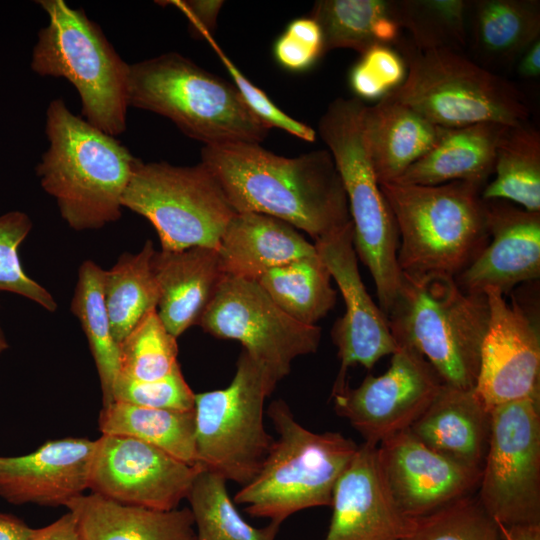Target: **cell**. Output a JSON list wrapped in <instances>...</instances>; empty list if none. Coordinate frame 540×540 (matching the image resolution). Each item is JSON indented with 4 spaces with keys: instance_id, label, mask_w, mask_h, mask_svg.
<instances>
[{
    "instance_id": "cell-1",
    "label": "cell",
    "mask_w": 540,
    "mask_h": 540,
    "mask_svg": "<svg viewBox=\"0 0 540 540\" xmlns=\"http://www.w3.org/2000/svg\"><path fill=\"white\" fill-rule=\"evenodd\" d=\"M203 163L237 213L268 215L315 241L351 222L345 189L328 150L276 155L256 143L204 146Z\"/></svg>"
},
{
    "instance_id": "cell-2",
    "label": "cell",
    "mask_w": 540,
    "mask_h": 540,
    "mask_svg": "<svg viewBox=\"0 0 540 540\" xmlns=\"http://www.w3.org/2000/svg\"><path fill=\"white\" fill-rule=\"evenodd\" d=\"M46 135L49 147L36 174L63 220L76 231L117 221L137 158L113 136L73 114L61 98L47 108Z\"/></svg>"
},
{
    "instance_id": "cell-3",
    "label": "cell",
    "mask_w": 540,
    "mask_h": 540,
    "mask_svg": "<svg viewBox=\"0 0 540 540\" xmlns=\"http://www.w3.org/2000/svg\"><path fill=\"white\" fill-rule=\"evenodd\" d=\"M397 345L418 351L444 384L475 387L489 308L484 293H470L441 273H402L386 316Z\"/></svg>"
},
{
    "instance_id": "cell-4",
    "label": "cell",
    "mask_w": 540,
    "mask_h": 540,
    "mask_svg": "<svg viewBox=\"0 0 540 540\" xmlns=\"http://www.w3.org/2000/svg\"><path fill=\"white\" fill-rule=\"evenodd\" d=\"M379 185L397 225V261L402 273L456 277L488 244L486 206L481 197L485 184Z\"/></svg>"
},
{
    "instance_id": "cell-5",
    "label": "cell",
    "mask_w": 540,
    "mask_h": 540,
    "mask_svg": "<svg viewBox=\"0 0 540 540\" xmlns=\"http://www.w3.org/2000/svg\"><path fill=\"white\" fill-rule=\"evenodd\" d=\"M278 435L257 475L235 494L254 517L281 524L301 510L331 506L334 488L358 445L339 432L302 426L283 400L268 409Z\"/></svg>"
},
{
    "instance_id": "cell-6",
    "label": "cell",
    "mask_w": 540,
    "mask_h": 540,
    "mask_svg": "<svg viewBox=\"0 0 540 540\" xmlns=\"http://www.w3.org/2000/svg\"><path fill=\"white\" fill-rule=\"evenodd\" d=\"M129 105L173 121L205 146L262 142L269 127L235 86L170 52L129 66Z\"/></svg>"
},
{
    "instance_id": "cell-7",
    "label": "cell",
    "mask_w": 540,
    "mask_h": 540,
    "mask_svg": "<svg viewBox=\"0 0 540 540\" xmlns=\"http://www.w3.org/2000/svg\"><path fill=\"white\" fill-rule=\"evenodd\" d=\"M365 104L337 98L321 116L318 133L342 180L353 227V243L375 284L379 307L387 316L400 287L397 225L369 159L362 132Z\"/></svg>"
},
{
    "instance_id": "cell-8",
    "label": "cell",
    "mask_w": 540,
    "mask_h": 540,
    "mask_svg": "<svg viewBox=\"0 0 540 540\" xmlns=\"http://www.w3.org/2000/svg\"><path fill=\"white\" fill-rule=\"evenodd\" d=\"M49 23L38 33L31 69L40 76L63 77L78 91L82 115L102 132L126 130L129 66L101 28L81 9L63 0H40Z\"/></svg>"
},
{
    "instance_id": "cell-9",
    "label": "cell",
    "mask_w": 540,
    "mask_h": 540,
    "mask_svg": "<svg viewBox=\"0 0 540 540\" xmlns=\"http://www.w3.org/2000/svg\"><path fill=\"white\" fill-rule=\"evenodd\" d=\"M406 76L389 94L435 125L526 123L529 107L508 80L451 49L405 50Z\"/></svg>"
},
{
    "instance_id": "cell-10",
    "label": "cell",
    "mask_w": 540,
    "mask_h": 540,
    "mask_svg": "<svg viewBox=\"0 0 540 540\" xmlns=\"http://www.w3.org/2000/svg\"><path fill=\"white\" fill-rule=\"evenodd\" d=\"M246 351L231 383L195 394L196 464L241 486L259 472L274 438L264 425V403L275 389Z\"/></svg>"
},
{
    "instance_id": "cell-11",
    "label": "cell",
    "mask_w": 540,
    "mask_h": 540,
    "mask_svg": "<svg viewBox=\"0 0 540 540\" xmlns=\"http://www.w3.org/2000/svg\"><path fill=\"white\" fill-rule=\"evenodd\" d=\"M126 207L154 226L161 250L218 248L237 213L221 185L203 164L174 166L137 158L122 197Z\"/></svg>"
},
{
    "instance_id": "cell-12",
    "label": "cell",
    "mask_w": 540,
    "mask_h": 540,
    "mask_svg": "<svg viewBox=\"0 0 540 540\" xmlns=\"http://www.w3.org/2000/svg\"><path fill=\"white\" fill-rule=\"evenodd\" d=\"M476 496L504 528L540 524V396L491 409Z\"/></svg>"
},
{
    "instance_id": "cell-13",
    "label": "cell",
    "mask_w": 540,
    "mask_h": 540,
    "mask_svg": "<svg viewBox=\"0 0 540 540\" xmlns=\"http://www.w3.org/2000/svg\"><path fill=\"white\" fill-rule=\"evenodd\" d=\"M198 325L220 339L239 341L276 386L299 356L317 351L321 328L282 311L255 280L221 281Z\"/></svg>"
},
{
    "instance_id": "cell-14",
    "label": "cell",
    "mask_w": 540,
    "mask_h": 540,
    "mask_svg": "<svg viewBox=\"0 0 540 540\" xmlns=\"http://www.w3.org/2000/svg\"><path fill=\"white\" fill-rule=\"evenodd\" d=\"M391 356L383 374L368 375L358 387L346 384L331 395L335 412L372 445L409 429L444 384L415 349L398 345Z\"/></svg>"
},
{
    "instance_id": "cell-15",
    "label": "cell",
    "mask_w": 540,
    "mask_h": 540,
    "mask_svg": "<svg viewBox=\"0 0 540 540\" xmlns=\"http://www.w3.org/2000/svg\"><path fill=\"white\" fill-rule=\"evenodd\" d=\"M200 470L137 439L102 435L96 440L89 489L125 505L168 511L187 498Z\"/></svg>"
},
{
    "instance_id": "cell-16",
    "label": "cell",
    "mask_w": 540,
    "mask_h": 540,
    "mask_svg": "<svg viewBox=\"0 0 540 540\" xmlns=\"http://www.w3.org/2000/svg\"><path fill=\"white\" fill-rule=\"evenodd\" d=\"M489 319L475 392L488 409L540 396L538 316L518 300L508 304L497 288L484 289Z\"/></svg>"
},
{
    "instance_id": "cell-17",
    "label": "cell",
    "mask_w": 540,
    "mask_h": 540,
    "mask_svg": "<svg viewBox=\"0 0 540 540\" xmlns=\"http://www.w3.org/2000/svg\"><path fill=\"white\" fill-rule=\"evenodd\" d=\"M317 254L342 294L345 313L333 325L331 336L338 349L340 370L333 392L343 388L349 367L360 364L371 369L382 357L392 355L398 345L385 314L362 281L353 243L352 223L315 241Z\"/></svg>"
},
{
    "instance_id": "cell-18",
    "label": "cell",
    "mask_w": 540,
    "mask_h": 540,
    "mask_svg": "<svg viewBox=\"0 0 540 540\" xmlns=\"http://www.w3.org/2000/svg\"><path fill=\"white\" fill-rule=\"evenodd\" d=\"M377 449L388 490L409 518L431 514L478 489L481 470L433 450L410 429L385 439Z\"/></svg>"
},
{
    "instance_id": "cell-19",
    "label": "cell",
    "mask_w": 540,
    "mask_h": 540,
    "mask_svg": "<svg viewBox=\"0 0 540 540\" xmlns=\"http://www.w3.org/2000/svg\"><path fill=\"white\" fill-rule=\"evenodd\" d=\"M378 445H358L333 492L331 522L323 540H407L416 519L404 515L385 482Z\"/></svg>"
},
{
    "instance_id": "cell-20",
    "label": "cell",
    "mask_w": 540,
    "mask_h": 540,
    "mask_svg": "<svg viewBox=\"0 0 540 540\" xmlns=\"http://www.w3.org/2000/svg\"><path fill=\"white\" fill-rule=\"evenodd\" d=\"M484 201L488 244L454 278L466 292L484 293L494 287L507 295L516 285L540 277V212L505 200Z\"/></svg>"
},
{
    "instance_id": "cell-21",
    "label": "cell",
    "mask_w": 540,
    "mask_h": 540,
    "mask_svg": "<svg viewBox=\"0 0 540 540\" xmlns=\"http://www.w3.org/2000/svg\"><path fill=\"white\" fill-rule=\"evenodd\" d=\"M96 440L48 441L32 453L0 456V497L14 505L66 506L89 489Z\"/></svg>"
},
{
    "instance_id": "cell-22",
    "label": "cell",
    "mask_w": 540,
    "mask_h": 540,
    "mask_svg": "<svg viewBox=\"0 0 540 540\" xmlns=\"http://www.w3.org/2000/svg\"><path fill=\"white\" fill-rule=\"evenodd\" d=\"M152 270L159 289L156 311L175 338L199 323L225 275L217 249L155 251Z\"/></svg>"
},
{
    "instance_id": "cell-23",
    "label": "cell",
    "mask_w": 540,
    "mask_h": 540,
    "mask_svg": "<svg viewBox=\"0 0 540 540\" xmlns=\"http://www.w3.org/2000/svg\"><path fill=\"white\" fill-rule=\"evenodd\" d=\"M409 429L433 450L482 471L490 439L491 410L474 388L443 384Z\"/></svg>"
},
{
    "instance_id": "cell-24",
    "label": "cell",
    "mask_w": 540,
    "mask_h": 540,
    "mask_svg": "<svg viewBox=\"0 0 540 540\" xmlns=\"http://www.w3.org/2000/svg\"><path fill=\"white\" fill-rule=\"evenodd\" d=\"M444 130L389 95L365 106L363 140L378 183L396 181L437 144Z\"/></svg>"
},
{
    "instance_id": "cell-25",
    "label": "cell",
    "mask_w": 540,
    "mask_h": 540,
    "mask_svg": "<svg viewBox=\"0 0 540 540\" xmlns=\"http://www.w3.org/2000/svg\"><path fill=\"white\" fill-rule=\"evenodd\" d=\"M217 251L225 276L255 281L272 268L317 253L289 223L252 212L233 216Z\"/></svg>"
},
{
    "instance_id": "cell-26",
    "label": "cell",
    "mask_w": 540,
    "mask_h": 540,
    "mask_svg": "<svg viewBox=\"0 0 540 540\" xmlns=\"http://www.w3.org/2000/svg\"><path fill=\"white\" fill-rule=\"evenodd\" d=\"M81 540H196L189 508L168 511L125 505L95 493L66 506Z\"/></svg>"
},
{
    "instance_id": "cell-27",
    "label": "cell",
    "mask_w": 540,
    "mask_h": 540,
    "mask_svg": "<svg viewBox=\"0 0 540 540\" xmlns=\"http://www.w3.org/2000/svg\"><path fill=\"white\" fill-rule=\"evenodd\" d=\"M506 126L478 123L445 128L437 144L394 182L424 186L453 181L485 184L493 173L497 145Z\"/></svg>"
},
{
    "instance_id": "cell-28",
    "label": "cell",
    "mask_w": 540,
    "mask_h": 540,
    "mask_svg": "<svg viewBox=\"0 0 540 540\" xmlns=\"http://www.w3.org/2000/svg\"><path fill=\"white\" fill-rule=\"evenodd\" d=\"M539 35V1L478 0L469 4L468 38L485 65H512Z\"/></svg>"
},
{
    "instance_id": "cell-29",
    "label": "cell",
    "mask_w": 540,
    "mask_h": 540,
    "mask_svg": "<svg viewBox=\"0 0 540 540\" xmlns=\"http://www.w3.org/2000/svg\"><path fill=\"white\" fill-rule=\"evenodd\" d=\"M310 18L321 29L324 52L349 48L363 54L374 46L397 42L401 30L393 1L320 0Z\"/></svg>"
},
{
    "instance_id": "cell-30",
    "label": "cell",
    "mask_w": 540,
    "mask_h": 540,
    "mask_svg": "<svg viewBox=\"0 0 540 540\" xmlns=\"http://www.w3.org/2000/svg\"><path fill=\"white\" fill-rule=\"evenodd\" d=\"M98 422L102 435L131 437L197 465L194 409L174 411L113 401L103 406Z\"/></svg>"
},
{
    "instance_id": "cell-31",
    "label": "cell",
    "mask_w": 540,
    "mask_h": 540,
    "mask_svg": "<svg viewBox=\"0 0 540 540\" xmlns=\"http://www.w3.org/2000/svg\"><path fill=\"white\" fill-rule=\"evenodd\" d=\"M155 251L152 241L147 240L138 253H123L111 269L104 271V301L118 344L157 308L159 289L152 270Z\"/></svg>"
},
{
    "instance_id": "cell-32",
    "label": "cell",
    "mask_w": 540,
    "mask_h": 540,
    "mask_svg": "<svg viewBox=\"0 0 540 540\" xmlns=\"http://www.w3.org/2000/svg\"><path fill=\"white\" fill-rule=\"evenodd\" d=\"M495 178L483 200H505L540 212V134L526 123L506 126L496 149Z\"/></svg>"
},
{
    "instance_id": "cell-33",
    "label": "cell",
    "mask_w": 540,
    "mask_h": 540,
    "mask_svg": "<svg viewBox=\"0 0 540 540\" xmlns=\"http://www.w3.org/2000/svg\"><path fill=\"white\" fill-rule=\"evenodd\" d=\"M256 281L282 311L304 325H315L336 303L331 275L317 253L272 268Z\"/></svg>"
},
{
    "instance_id": "cell-34",
    "label": "cell",
    "mask_w": 540,
    "mask_h": 540,
    "mask_svg": "<svg viewBox=\"0 0 540 540\" xmlns=\"http://www.w3.org/2000/svg\"><path fill=\"white\" fill-rule=\"evenodd\" d=\"M104 271L91 260L81 264L71 311L87 337L100 380L103 406H106L112 402L114 384L120 372V348L112 334L105 306Z\"/></svg>"
},
{
    "instance_id": "cell-35",
    "label": "cell",
    "mask_w": 540,
    "mask_h": 540,
    "mask_svg": "<svg viewBox=\"0 0 540 540\" xmlns=\"http://www.w3.org/2000/svg\"><path fill=\"white\" fill-rule=\"evenodd\" d=\"M196 540H275L280 524L256 528L247 523L231 500L226 480L206 470L196 475L187 495Z\"/></svg>"
},
{
    "instance_id": "cell-36",
    "label": "cell",
    "mask_w": 540,
    "mask_h": 540,
    "mask_svg": "<svg viewBox=\"0 0 540 540\" xmlns=\"http://www.w3.org/2000/svg\"><path fill=\"white\" fill-rule=\"evenodd\" d=\"M464 0L393 1L394 14L401 28L408 30L414 46L421 50L458 51L468 39V10Z\"/></svg>"
},
{
    "instance_id": "cell-37",
    "label": "cell",
    "mask_w": 540,
    "mask_h": 540,
    "mask_svg": "<svg viewBox=\"0 0 540 540\" xmlns=\"http://www.w3.org/2000/svg\"><path fill=\"white\" fill-rule=\"evenodd\" d=\"M176 339L151 310L119 344V375L139 381L165 377L179 365Z\"/></svg>"
},
{
    "instance_id": "cell-38",
    "label": "cell",
    "mask_w": 540,
    "mask_h": 540,
    "mask_svg": "<svg viewBox=\"0 0 540 540\" xmlns=\"http://www.w3.org/2000/svg\"><path fill=\"white\" fill-rule=\"evenodd\" d=\"M407 540H509L473 494L416 519Z\"/></svg>"
},
{
    "instance_id": "cell-39",
    "label": "cell",
    "mask_w": 540,
    "mask_h": 540,
    "mask_svg": "<svg viewBox=\"0 0 540 540\" xmlns=\"http://www.w3.org/2000/svg\"><path fill=\"white\" fill-rule=\"evenodd\" d=\"M31 229L32 221L24 212L0 215V291L20 295L54 312L57 309L54 297L29 277L21 264L19 248Z\"/></svg>"
},
{
    "instance_id": "cell-40",
    "label": "cell",
    "mask_w": 540,
    "mask_h": 540,
    "mask_svg": "<svg viewBox=\"0 0 540 540\" xmlns=\"http://www.w3.org/2000/svg\"><path fill=\"white\" fill-rule=\"evenodd\" d=\"M113 401L154 409L190 411L194 409L195 393L178 365L165 377L152 381L118 375L112 393Z\"/></svg>"
},
{
    "instance_id": "cell-41",
    "label": "cell",
    "mask_w": 540,
    "mask_h": 540,
    "mask_svg": "<svg viewBox=\"0 0 540 540\" xmlns=\"http://www.w3.org/2000/svg\"><path fill=\"white\" fill-rule=\"evenodd\" d=\"M406 71L405 60L397 52L379 45L361 54L349 82L358 99L379 101L402 84Z\"/></svg>"
},
{
    "instance_id": "cell-42",
    "label": "cell",
    "mask_w": 540,
    "mask_h": 540,
    "mask_svg": "<svg viewBox=\"0 0 540 540\" xmlns=\"http://www.w3.org/2000/svg\"><path fill=\"white\" fill-rule=\"evenodd\" d=\"M221 62L234 80L235 87L239 91L243 101L250 111L267 127L282 129L304 141L313 142L316 139V131L278 108L267 95L250 82L232 61L209 39Z\"/></svg>"
},
{
    "instance_id": "cell-43",
    "label": "cell",
    "mask_w": 540,
    "mask_h": 540,
    "mask_svg": "<svg viewBox=\"0 0 540 540\" xmlns=\"http://www.w3.org/2000/svg\"><path fill=\"white\" fill-rule=\"evenodd\" d=\"M323 52L321 29L310 17L292 21L274 46L278 63L292 71L310 68Z\"/></svg>"
},
{
    "instance_id": "cell-44",
    "label": "cell",
    "mask_w": 540,
    "mask_h": 540,
    "mask_svg": "<svg viewBox=\"0 0 540 540\" xmlns=\"http://www.w3.org/2000/svg\"><path fill=\"white\" fill-rule=\"evenodd\" d=\"M224 2L219 0H189L179 2L186 13L192 34L198 38L211 39L216 19Z\"/></svg>"
},
{
    "instance_id": "cell-45",
    "label": "cell",
    "mask_w": 540,
    "mask_h": 540,
    "mask_svg": "<svg viewBox=\"0 0 540 540\" xmlns=\"http://www.w3.org/2000/svg\"><path fill=\"white\" fill-rule=\"evenodd\" d=\"M28 540H81L75 518L67 512L53 523L34 529Z\"/></svg>"
},
{
    "instance_id": "cell-46",
    "label": "cell",
    "mask_w": 540,
    "mask_h": 540,
    "mask_svg": "<svg viewBox=\"0 0 540 540\" xmlns=\"http://www.w3.org/2000/svg\"><path fill=\"white\" fill-rule=\"evenodd\" d=\"M33 530L20 518L0 512V540H28Z\"/></svg>"
},
{
    "instance_id": "cell-47",
    "label": "cell",
    "mask_w": 540,
    "mask_h": 540,
    "mask_svg": "<svg viewBox=\"0 0 540 540\" xmlns=\"http://www.w3.org/2000/svg\"><path fill=\"white\" fill-rule=\"evenodd\" d=\"M518 73L524 78H536L540 74V41L533 43L520 57Z\"/></svg>"
},
{
    "instance_id": "cell-48",
    "label": "cell",
    "mask_w": 540,
    "mask_h": 540,
    "mask_svg": "<svg viewBox=\"0 0 540 540\" xmlns=\"http://www.w3.org/2000/svg\"><path fill=\"white\" fill-rule=\"evenodd\" d=\"M505 529L507 535L516 540H540V524Z\"/></svg>"
},
{
    "instance_id": "cell-49",
    "label": "cell",
    "mask_w": 540,
    "mask_h": 540,
    "mask_svg": "<svg viewBox=\"0 0 540 540\" xmlns=\"http://www.w3.org/2000/svg\"><path fill=\"white\" fill-rule=\"evenodd\" d=\"M9 347L5 333L0 325V354H2Z\"/></svg>"
},
{
    "instance_id": "cell-50",
    "label": "cell",
    "mask_w": 540,
    "mask_h": 540,
    "mask_svg": "<svg viewBox=\"0 0 540 540\" xmlns=\"http://www.w3.org/2000/svg\"><path fill=\"white\" fill-rule=\"evenodd\" d=\"M507 536H508V535H507ZM508 539H509V540H516V539H513V538H511V537H509V536H508Z\"/></svg>"
}]
</instances>
